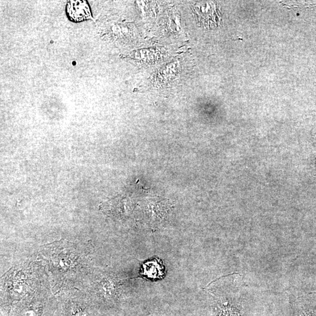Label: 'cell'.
<instances>
[{"instance_id": "6da1fadb", "label": "cell", "mask_w": 316, "mask_h": 316, "mask_svg": "<svg viewBox=\"0 0 316 316\" xmlns=\"http://www.w3.org/2000/svg\"><path fill=\"white\" fill-rule=\"evenodd\" d=\"M245 284L240 274L217 279L205 290L210 302V316H242V297Z\"/></svg>"}, {"instance_id": "7a4b0ae2", "label": "cell", "mask_w": 316, "mask_h": 316, "mask_svg": "<svg viewBox=\"0 0 316 316\" xmlns=\"http://www.w3.org/2000/svg\"><path fill=\"white\" fill-rule=\"evenodd\" d=\"M171 211V206L163 200H151L144 207L147 221L151 225H157L167 218Z\"/></svg>"}, {"instance_id": "3957f363", "label": "cell", "mask_w": 316, "mask_h": 316, "mask_svg": "<svg viewBox=\"0 0 316 316\" xmlns=\"http://www.w3.org/2000/svg\"><path fill=\"white\" fill-rule=\"evenodd\" d=\"M67 13L72 20L77 22L92 19L89 6L85 1L69 2L67 5Z\"/></svg>"}, {"instance_id": "277c9868", "label": "cell", "mask_w": 316, "mask_h": 316, "mask_svg": "<svg viewBox=\"0 0 316 316\" xmlns=\"http://www.w3.org/2000/svg\"><path fill=\"white\" fill-rule=\"evenodd\" d=\"M211 5L208 7V3L199 4L195 5L194 7L195 13L197 18L199 20V22L204 25V26H209V27L213 26L216 23L214 22L216 20V8L215 4L210 3Z\"/></svg>"}, {"instance_id": "5b68a950", "label": "cell", "mask_w": 316, "mask_h": 316, "mask_svg": "<svg viewBox=\"0 0 316 316\" xmlns=\"http://www.w3.org/2000/svg\"><path fill=\"white\" fill-rule=\"evenodd\" d=\"M163 266L162 261L154 258L142 264L141 274L149 279L159 280L162 278L165 275V268Z\"/></svg>"}, {"instance_id": "8992f818", "label": "cell", "mask_w": 316, "mask_h": 316, "mask_svg": "<svg viewBox=\"0 0 316 316\" xmlns=\"http://www.w3.org/2000/svg\"><path fill=\"white\" fill-rule=\"evenodd\" d=\"M104 210L111 216L121 217L128 216L131 208L130 203L125 200L114 199L105 203Z\"/></svg>"}]
</instances>
